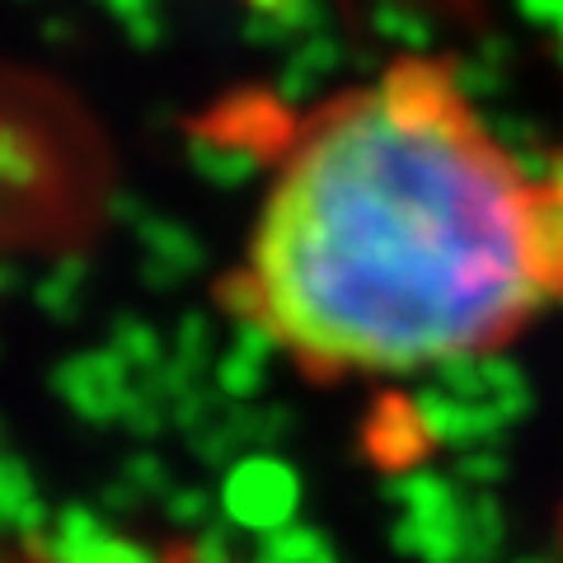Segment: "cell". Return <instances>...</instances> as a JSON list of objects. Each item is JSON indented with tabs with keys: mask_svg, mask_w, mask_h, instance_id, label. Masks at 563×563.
Listing matches in <instances>:
<instances>
[{
	"mask_svg": "<svg viewBox=\"0 0 563 563\" xmlns=\"http://www.w3.org/2000/svg\"><path fill=\"white\" fill-rule=\"evenodd\" d=\"M217 301L320 385L493 357L563 310V161L404 52L282 122Z\"/></svg>",
	"mask_w": 563,
	"mask_h": 563,
	"instance_id": "6da1fadb",
	"label": "cell"
},
{
	"mask_svg": "<svg viewBox=\"0 0 563 563\" xmlns=\"http://www.w3.org/2000/svg\"><path fill=\"white\" fill-rule=\"evenodd\" d=\"M0 563H70V559L52 550L47 540H29L24 536V540H5V544H0ZM151 563H207V559H202V550L192 540H174Z\"/></svg>",
	"mask_w": 563,
	"mask_h": 563,
	"instance_id": "7a4b0ae2",
	"label": "cell"
}]
</instances>
